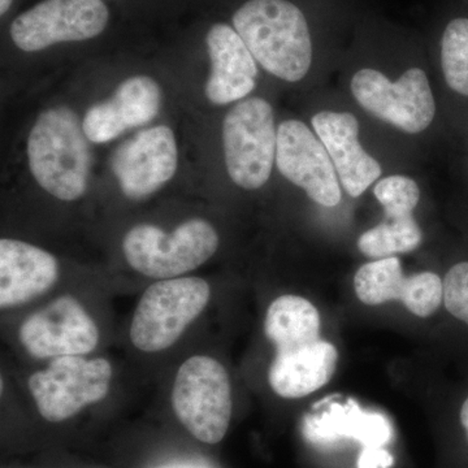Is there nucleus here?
<instances>
[{
    "label": "nucleus",
    "mask_w": 468,
    "mask_h": 468,
    "mask_svg": "<svg viewBox=\"0 0 468 468\" xmlns=\"http://www.w3.org/2000/svg\"><path fill=\"white\" fill-rule=\"evenodd\" d=\"M233 26L271 75L297 82L309 72L313 43L297 5L288 0H249L234 14Z\"/></svg>",
    "instance_id": "nucleus-1"
},
{
    "label": "nucleus",
    "mask_w": 468,
    "mask_h": 468,
    "mask_svg": "<svg viewBox=\"0 0 468 468\" xmlns=\"http://www.w3.org/2000/svg\"><path fill=\"white\" fill-rule=\"evenodd\" d=\"M84 125L68 107L45 111L27 140V159L37 183L61 201L84 196L90 169V151Z\"/></svg>",
    "instance_id": "nucleus-2"
},
{
    "label": "nucleus",
    "mask_w": 468,
    "mask_h": 468,
    "mask_svg": "<svg viewBox=\"0 0 468 468\" xmlns=\"http://www.w3.org/2000/svg\"><path fill=\"white\" fill-rule=\"evenodd\" d=\"M215 228L202 218L181 224L172 234L150 224L132 228L122 241L129 266L153 279L168 280L206 263L218 250Z\"/></svg>",
    "instance_id": "nucleus-3"
},
{
    "label": "nucleus",
    "mask_w": 468,
    "mask_h": 468,
    "mask_svg": "<svg viewBox=\"0 0 468 468\" xmlns=\"http://www.w3.org/2000/svg\"><path fill=\"white\" fill-rule=\"evenodd\" d=\"M172 403L178 420L197 440L220 442L232 418V389L226 368L211 356L187 359L176 375Z\"/></svg>",
    "instance_id": "nucleus-4"
},
{
    "label": "nucleus",
    "mask_w": 468,
    "mask_h": 468,
    "mask_svg": "<svg viewBox=\"0 0 468 468\" xmlns=\"http://www.w3.org/2000/svg\"><path fill=\"white\" fill-rule=\"evenodd\" d=\"M209 285L199 277L168 279L146 289L131 325L137 349L156 353L168 349L207 306Z\"/></svg>",
    "instance_id": "nucleus-5"
},
{
    "label": "nucleus",
    "mask_w": 468,
    "mask_h": 468,
    "mask_svg": "<svg viewBox=\"0 0 468 468\" xmlns=\"http://www.w3.org/2000/svg\"><path fill=\"white\" fill-rule=\"evenodd\" d=\"M223 146L228 174L246 190L267 183L276 158L277 132L273 110L267 101H239L223 122Z\"/></svg>",
    "instance_id": "nucleus-6"
},
{
    "label": "nucleus",
    "mask_w": 468,
    "mask_h": 468,
    "mask_svg": "<svg viewBox=\"0 0 468 468\" xmlns=\"http://www.w3.org/2000/svg\"><path fill=\"white\" fill-rule=\"evenodd\" d=\"M112 378L109 360L79 356H57L48 368L29 378L39 414L52 423L67 420L85 406L107 396Z\"/></svg>",
    "instance_id": "nucleus-7"
},
{
    "label": "nucleus",
    "mask_w": 468,
    "mask_h": 468,
    "mask_svg": "<svg viewBox=\"0 0 468 468\" xmlns=\"http://www.w3.org/2000/svg\"><path fill=\"white\" fill-rule=\"evenodd\" d=\"M351 91L367 112L406 133H420L435 119V98L426 73L419 68L406 70L396 82L366 68L354 75Z\"/></svg>",
    "instance_id": "nucleus-8"
},
{
    "label": "nucleus",
    "mask_w": 468,
    "mask_h": 468,
    "mask_svg": "<svg viewBox=\"0 0 468 468\" xmlns=\"http://www.w3.org/2000/svg\"><path fill=\"white\" fill-rule=\"evenodd\" d=\"M109 17L101 0H45L12 23L11 37L23 51H41L57 43L94 38Z\"/></svg>",
    "instance_id": "nucleus-9"
},
{
    "label": "nucleus",
    "mask_w": 468,
    "mask_h": 468,
    "mask_svg": "<svg viewBox=\"0 0 468 468\" xmlns=\"http://www.w3.org/2000/svg\"><path fill=\"white\" fill-rule=\"evenodd\" d=\"M277 168L318 205L335 207L343 199L334 162L318 135L298 120L277 129Z\"/></svg>",
    "instance_id": "nucleus-10"
},
{
    "label": "nucleus",
    "mask_w": 468,
    "mask_h": 468,
    "mask_svg": "<svg viewBox=\"0 0 468 468\" xmlns=\"http://www.w3.org/2000/svg\"><path fill=\"white\" fill-rule=\"evenodd\" d=\"M18 335L29 354L39 359L91 353L100 341L94 320L70 295L58 298L29 316Z\"/></svg>",
    "instance_id": "nucleus-11"
},
{
    "label": "nucleus",
    "mask_w": 468,
    "mask_h": 468,
    "mask_svg": "<svg viewBox=\"0 0 468 468\" xmlns=\"http://www.w3.org/2000/svg\"><path fill=\"white\" fill-rule=\"evenodd\" d=\"M177 144L171 128L154 126L126 141L113 153L111 167L122 192L143 199L168 183L177 169Z\"/></svg>",
    "instance_id": "nucleus-12"
},
{
    "label": "nucleus",
    "mask_w": 468,
    "mask_h": 468,
    "mask_svg": "<svg viewBox=\"0 0 468 468\" xmlns=\"http://www.w3.org/2000/svg\"><path fill=\"white\" fill-rule=\"evenodd\" d=\"M356 297L368 306L401 301L419 318H427L439 309L443 300V282L436 273L403 275L399 258L369 261L354 277Z\"/></svg>",
    "instance_id": "nucleus-13"
},
{
    "label": "nucleus",
    "mask_w": 468,
    "mask_h": 468,
    "mask_svg": "<svg viewBox=\"0 0 468 468\" xmlns=\"http://www.w3.org/2000/svg\"><path fill=\"white\" fill-rule=\"evenodd\" d=\"M162 91L147 76H134L117 88L110 101L95 104L86 112L84 131L94 144L115 140L128 129L147 124L160 110Z\"/></svg>",
    "instance_id": "nucleus-14"
},
{
    "label": "nucleus",
    "mask_w": 468,
    "mask_h": 468,
    "mask_svg": "<svg viewBox=\"0 0 468 468\" xmlns=\"http://www.w3.org/2000/svg\"><path fill=\"white\" fill-rule=\"evenodd\" d=\"M311 122L324 144L345 190L353 198L362 196L380 177L383 169L360 144L356 117L349 112L323 111Z\"/></svg>",
    "instance_id": "nucleus-15"
},
{
    "label": "nucleus",
    "mask_w": 468,
    "mask_h": 468,
    "mask_svg": "<svg viewBox=\"0 0 468 468\" xmlns=\"http://www.w3.org/2000/svg\"><path fill=\"white\" fill-rule=\"evenodd\" d=\"M212 70L206 95L212 103L227 104L243 100L257 84L258 68L239 34L226 24H217L207 34Z\"/></svg>",
    "instance_id": "nucleus-16"
},
{
    "label": "nucleus",
    "mask_w": 468,
    "mask_h": 468,
    "mask_svg": "<svg viewBox=\"0 0 468 468\" xmlns=\"http://www.w3.org/2000/svg\"><path fill=\"white\" fill-rule=\"evenodd\" d=\"M58 261L50 252L18 239L0 241V307L20 306L57 282Z\"/></svg>",
    "instance_id": "nucleus-17"
},
{
    "label": "nucleus",
    "mask_w": 468,
    "mask_h": 468,
    "mask_svg": "<svg viewBox=\"0 0 468 468\" xmlns=\"http://www.w3.org/2000/svg\"><path fill=\"white\" fill-rule=\"evenodd\" d=\"M338 351L328 341L276 351L268 381L277 396L302 399L329 383L337 367Z\"/></svg>",
    "instance_id": "nucleus-18"
},
{
    "label": "nucleus",
    "mask_w": 468,
    "mask_h": 468,
    "mask_svg": "<svg viewBox=\"0 0 468 468\" xmlns=\"http://www.w3.org/2000/svg\"><path fill=\"white\" fill-rule=\"evenodd\" d=\"M335 397L318 403L319 411L304 418L303 432L313 442H328L340 437L358 440L368 448H383L392 439L389 420L378 412L359 408L353 399L335 401Z\"/></svg>",
    "instance_id": "nucleus-19"
},
{
    "label": "nucleus",
    "mask_w": 468,
    "mask_h": 468,
    "mask_svg": "<svg viewBox=\"0 0 468 468\" xmlns=\"http://www.w3.org/2000/svg\"><path fill=\"white\" fill-rule=\"evenodd\" d=\"M319 311L298 295H282L272 302L264 320V332L276 351L294 349L320 340Z\"/></svg>",
    "instance_id": "nucleus-20"
},
{
    "label": "nucleus",
    "mask_w": 468,
    "mask_h": 468,
    "mask_svg": "<svg viewBox=\"0 0 468 468\" xmlns=\"http://www.w3.org/2000/svg\"><path fill=\"white\" fill-rule=\"evenodd\" d=\"M423 233L412 217H385L383 223L359 237L358 248L366 257L375 260L415 250Z\"/></svg>",
    "instance_id": "nucleus-21"
},
{
    "label": "nucleus",
    "mask_w": 468,
    "mask_h": 468,
    "mask_svg": "<svg viewBox=\"0 0 468 468\" xmlns=\"http://www.w3.org/2000/svg\"><path fill=\"white\" fill-rule=\"evenodd\" d=\"M441 66L449 88L468 97V18H455L446 27Z\"/></svg>",
    "instance_id": "nucleus-22"
},
{
    "label": "nucleus",
    "mask_w": 468,
    "mask_h": 468,
    "mask_svg": "<svg viewBox=\"0 0 468 468\" xmlns=\"http://www.w3.org/2000/svg\"><path fill=\"white\" fill-rule=\"evenodd\" d=\"M374 193L385 209V217H412L420 198L418 184L406 176L383 178Z\"/></svg>",
    "instance_id": "nucleus-23"
},
{
    "label": "nucleus",
    "mask_w": 468,
    "mask_h": 468,
    "mask_svg": "<svg viewBox=\"0 0 468 468\" xmlns=\"http://www.w3.org/2000/svg\"><path fill=\"white\" fill-rule=\"evenodd\" d=\"M443 303L452 316L468 324V261L455 264L443 280Z\"/></svg>",
    "instance_id": "nucleus-24"
},
{
    "label": "nucleus",
    "mask_w": 468,
    "mask_h": 468,
    "mask_svg": "<svg viewBox=\"0 0 468 468\" xmlns=\"http://www.w3.org/2000/svg\"><path fill=\"white\" fill-rule=\"evenodd\" d=\"M393 463V458L383 448H368L363 451L358 468H387Z\"/></svg>",
    "instance_id": "nucleus-25"
},
{
    "label": "nucleus",
    "mask_w": 468,
    "mask_h": 468,
    "mask_svg": "<svg viewBox=\"0 0 468 468\" xmlns=\"http://www.w3.org/2000/svg\"><path fill=\"white\" fill-rule=\"evenodd\" d=\"M461 423L462 426H463L464 431H466L468 439V399H466V401H464L463 406H462Z\"/></svg>",
    "instance_id": "nucleus-26"
},
{
    "label": "nucleus",
    "mask_w": 468,
    "mask_h": 468,
    "mask_svg": "<svg viewBox=\"0 0 468 468\" xmlns=\"http://www.w3.org/2000/svg\"><path fill=\"white\" fill-rule=\"evenodd\" d=\"M12 2L14 0H0V14L5 15L11 7Z\"/></svg>",
    "instance_id": "nucleus-27"
}]
</instances>
